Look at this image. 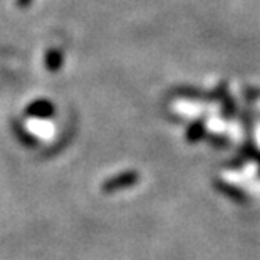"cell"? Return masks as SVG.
I'll use <instances>...</instances> for the list:
<instances>
[{
  "label": "cell",
  "mask_w": 260,
  "mask_h": 260,
  "mask_svg": "<svg viewBox=\"0 0 260 260\" xmlns=\"http://www.w3.org/2000/svg\"><path fill=\"white\" fill-rule=\"evenodd\" d=\"M27 2H29V0H19V4H20V5H25Z\"/></svg>",
  "instance_id": "cell-1"
}]
</instances>
